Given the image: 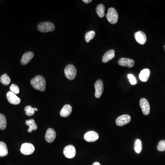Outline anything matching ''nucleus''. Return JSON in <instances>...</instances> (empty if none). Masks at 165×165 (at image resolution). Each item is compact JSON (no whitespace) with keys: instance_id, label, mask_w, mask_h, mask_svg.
<instances>
[{"instance_id":"obj_5","label":"nucleus","mask_w":165,"mask_h":165,"mask_svg":"<svg viewBox=\"0 0 165 165\" xmlns=\"http://www.w3.org/2000/svg\"><path fill=\"white\" fill-rule=\"evenodd\" d=\"M34 150L35 148L31 143H24L21 147V152L25 155H30L34 152Z\"/></svg>"},{"instance_id":"obj_26","label":"nucleus","mask_w":165,"mask_h":165,"mask_svg":"<svg viewBox=\"0 0 165 165\" xmlns=\"http://www.w3.org/2000/svg\"><path fill=\"white\" fill-rule=\"evenodd\" d=\"M95 35V33L94 31H90L86 33L85 35V39L87 43L89 42L91 40L94 38Z\"/></svg>"},{"instance_id":"obj_22","label":"nucleus","mask_w":165,"mask_h":165,"mask_svg":"<svg viewBox=\"0 0 165 165\" xmlns=\"http://www.w3.org/2000/svg\"><path fill=\"white\" fill-rule=\"evenodd\" d=\"M0 81L4 85H8L10 83L11 79L7 74H4L1 77Z\"/></svg>"},{"instance_id":"obj_3","label":"nucleus","mask_w":165,"mask_h":165,"mask_svg":"<svg viewBox=\"0 0 165 165\" xmlns=\"http://www.w3.org/2000/svg\"><path fill=\"white\" fill-rule=\"evenodd\" d=\"M64 74L66 78L69 80H74L77 75V72L76 68L74 65L69 64L64 69Z\"/></svg>"},{"instance_id":"obj_15","label":"nucleus","mask_w":165,"mask_h":165,"mask_svg":"<svg viewBox=\"0 0 165 165\" xmlns=\"http://www.w3.org/2000/svg\"><path fill=\"white\" fill-rule=\"evenodd\" d=\"M34 56V54L33 52L31 51L26 52L24 54L22 55L21 60V63L22 65H26L32 60Z\"/></svg>"},{"instance_id":"obj_21","label":"nucleus","mask_w":165,"mask_h":165,"mask_svg":"<svg viewBox=\"0 0 165 165\" xmlns=\"http://www.w3.org/2000/svg\"><path fill=\"white\" fill-rule=\"evenodd\" d=\"M105 8L104 6L103 5L100 4L98 5L97 6L96 8V12L99 17L102 18L104 17L105 15Z\"/></svg>"},{"instance_id":"obj_16","label":"nucleus","mask_w":165,"mask_h":165,"mask_svg":"<svg viewBox=\"0 0 165 165\" xmlns=\"http://www.w3.org/2000/svg\"><path fill=\"white\" fill-rule=\"evenodd\" d=\"M72 112V107L69 105H65L60 111V115L62 117H67L70 115Z\"/></svg>"},{"instance_id":"obj_6","label":"nucleus","mask_w":165,"mask_h":165,"mask_svg":"<svg viewBox=\"0 0 165 165\" xmlns=\"http://www.w3.org/2000/svg\"><path fill=\"white\" fill-rule=\"evenodd\" d=\"M95 97L100 98L103 94L104 90L103 82L101 79H98L95 83Z\"/></svg>"},{"instance_id":"obj_31","label":"nucleus","mask_w":165,"mask_h":165,"mask_svg":"<svg viewBox=\"0 0 165 165\" xmlns=\"http://www.w3.org/2000/svg\"><path fill=\"white\" fill-rule=\"evenodd\" d=\"M92 165H100V163L98 162H95Z\"/></svg>"},{"instance_id":"obj_32","label":"nucleus","mask_w":165,"mask_h":165,"mask_svg":"<svg viewBox=\"0 0 165 165\" xmlns=\"http://www.w3.org/2000/svg\"><path fill=\"white\" fill-rule=\"evenodd\" d=\"M34 110H35V111H37L38 109L37 108H34Z\"/></svg>"},{"instance_id":"obj_33","label":"nucleus","mask_w":165,"mask_h":165,"mask_svg":"<svg viewBox=\"0 0 165 165\" xmlns=\"http://www.w3.org/2000/svg\"><path fill=\"white\" fill-rule=\"evenodd\" d=\"M164 51H165V46H164Z\"/></svg>"},{"instance_id":"obj_2","label":"nucleus","mask_w":165,"mask_h":165,"mask_svg":"<svg viewBox=\"0 0 165 165\" xmlns=\"http://www.w3.org/2000/svg\"><path fill=\"white\" fill-rule=\"evenodd\" d=\"M38 29L43 33L52 32L55 29V26L52 22H44L39 24L37 26Z\"/></svg>"},{"instance_id":"obj_23","label":"nucleus","mask_w":165,"mask_h":165,"mask_svg":"<svg viewBox=\"0 0 165 165\" xmlns=\"http://www.w3.org/2000/svg\"><path fill=\"white\" fill-rule=\"evenodd\" d=\"M142 149V145L140 140L137 139L136 140L134 144V150L137 153L139 154L141 152Z\"/></svg>"},{"instance_id":"obj_30","label":"nucleus","mask_w":165,"mask_h":165,"mask_svg":"<svg viewBox=\"0 0 165 165\" xmlns=\"http://www.w3.org/2000/svg\"><path fill=\"white\" fill-rule=\"evenodd\" d=\"M92 0H83V1L84 2V3H86V4H88V3H90V2H92Z\"/></svg>"},{"instance_id":"obj_12","label":"nucleus","mask_w":165,"mask_h":165,"mask_svg":"<svg viewBox=\"0 0 165 165\" xmlns=\"http://www.w3.org/2000/svg\"><path fill=\"white\" fill-rule=\"evenodd\" d=\"M56 133L53 129L49 128L46 132L45 139L48 143H52L55 140Z\"/></svg>"},{"instance_id":"obj_14","label":"nucleus","mask_w":165,"mask_h":165,"mask_svg":"<svg viewBox=\"0 0 165 165\" xmlns=\"http://www.w3.org/2000/svg\"><path fill=\"white\" fill-rule=\"evenodd\" d=\"M118 64L121 66L128 67H132L135 64L134 61L132 59L127 58H121L118 61Z\"/></svg>"},{"instance_id":"obj_19","label":"nucleus","mask_w":165,"mask_h":165,"mask_svg":"<svg viewBox=\"0 0 165 165\" xmlns=\"http://www.w3.org/2000/svg\"><path fill=\"white\" fill-rule=\"evenodd\" d=\"M25 124L29 126V128L28 132L31 133L33 130H37L38 128L37 125L35 124V120L34 119H30L26 120Z\"/></svg>"},{"instance_id":"obj_18","label":"nucleus","mask_w":165,"mask_h":165,"mask_svg":"<svg viewBox=\"0 0 165 165\" xmlns=\"http://www.w3.org/2000/svg\"><path fill=\"white\" fill-rule=\"evenodd\" d=\"M115 57V51L113 50H111L105 52L102 58V62L107 63L109 61L112 60Z\"/></svg>"},{"instance_id":"obj_8","label":"nucleus","mask_w":165,"mask_h":165,"mask_svg":"<svg viewBox=\"0 0 165 165\" xmlns=\"http://www.w3.org/2000/svg\"><path fill=\"white\" fill-rule=\"evenodd\" d=\"M140 104L143 114L149 115L150 112V105L148 100L145 98H142L140 100Z\"/></svg>"},{"instance_id":"obj_24","label":"nucleus","mask_w":165,"mask_h":165,"mask_svg":"<svg viewBox=\"0 0 165 165\" xmlns=\"http://www.w3.org/2000/svg\"><path fill=\"white\" fill-rule=\"evenodd\" d=\"M6 127V120L3 114L0 113V129L4 130Z\"/></svg>"},{"instance_id":"obj_1","label":"nucleus","mask_w":165,"mask_h":165,"mask_svg":"<svg viewBox=\"0 0 165 165\" xmlns=\"http://www.w3.org/2000/svg\"><path fill=\"white\" fill-rule=\"evenodd\" d=\"M31 85L35 90L44 91L46 88V82L45 78L42 76L38 75L31 79Z\"/></svg>"},{"instance_id":"obj_17","label":"nucleus","mask_w":165,"mask_h":165,"mask_svg":"<svg viewBox=\"0 0 165 165\" xmlns=\"http://www.w3.org/2000/svg\"><path fill=\"white\" fill-rule=\"evenodd\" d=\"M150 72L149 69H144L140 72L139 74V79L142 82H145L148 81L150 75Z\"/></svg>"},{"instance_id":"obj_20","label":"nucleus","mask_w":165,"mask_h":165,"mask_svg":"<svg viewBox=\"0 0 165 165\" xmlns=\"http://www.w3.org/2000/svg\"><path fill=\"white\" fill-rule=\"evenodd\" d=\"M8 153L6 144L3 142H0V157H4Z\"/></svg>"},{"instance_id":"obj_7","label":"nucleus","mask_w":165,"mask_h":165,"mask_svg":"<svg viewBox=\"0 0 165 165\" xmlns=\"http://www.w3.org/2000/svg\"><path fill=\"white\" fill-rule=\"evenodd\" d=\"M76 153L75 148L72 145H68L66 146L63 150L64 156L69 159H72L74 157Z\"/></svg>"},{"instance_id":"obj_27","label":"nucleus","mask_w":165,"mask_h":165,"mask_svg":"<svg viewBox=\"0 0 165 165\" xmlns=\"http://www.w3.org/2000/svg\"><path fill=\"white\" fill-rule=\"evenodd\" d=\"M10 91L15 94H18L19 93V88L18 86L15 84H12L10 87Z\"/></svg>"},{"instance_id":"obj_9","label":"nucleus","mask_w":165,"mask_h":165,"mask_svg":"<svg viewBox=\"0 0 165 165\" xmlns=\"http://www.w3.org/2000/svg\"><path fill=\"white\" fill-rule=\"evenodd\" d=\"M99 134L96 132L90 131L87 132L84 135V139L88 142H94L96 141L99 138Z\"/></svg>"},{"instance_id":"obj_28","label":"nucleus","mask_w":165,"mask_h":165,"mask_svg":"<svg viewBox=\"0 0 165 165\" xmlns=\"http://www.w3.org/2000/svg\"><path fill=\"white\" fill-rule=\"evenodd\" d=\"M157 150L160 151H163L165 150V140H162L159 142L158 145Z\"/></svg>"},{"instance_id":"obj_4","label":"nucleus","mask_w":165,"mask_h":165,"mask_svg":"<svg viewBox=\"0 0 165 165\" xmlns=\"http://www.w3.org/2000/svg\"><path fill=\"white\" fill-rule=\"evenodd\" d=\"M107 18L109 22L114 25L118 21V15L117 12L114 8H109L107 14Z\"/></svg>"},{"instance_id":"obj_25","label":"nucleus","mask_w":165,"mask_h":165,"mask_svg":"<svg viewBox=\"0 0 165 165\" xmlns=\"http://www.w3.org/2000/svg\"><path fill=\"white\" fill-rule=\"evenodd\" d=\"M25 112L26 115L28 116H33L35 113L34 108L32 107L30 105H28L25 107Z\"/></svg>"},{"instance_id":"obj_13","label":"nucleus","mask_w":165,"mask_h":165,"mask_svg":"<svg viewBox=\"0 0 165 165\" xmlns=\"http://www.w3.org/2000/svg\"><path fill=\"white\" fill-rule=\"evenodd\" d=\"M134 36L136 41L138 44L143 45L146 42L147 38L146 35L143 31H138L137 32L135 33Z\"/></svg>"},{"instance_id":"obj_11","label":"nucleus","mask_w":165,"mask_h":165,"mask_svg":"<svg viewBox=\"0 0 165 165\" xmlns=\"http://www.w3.org/2000/svg\"><path fill=\"white\" fill-rule=\"evenodd\" d=\"M6 97L9 103L14 105L19 104L21 102V99L16 95V94L11 91L8 92L6 94Z\"/></svg>"},{"instance_id":"obj_10","label":"nucleus","mask_w":165,"mask_h":165,"mask_svg":"<svg viewBox=\"0 0 165 165\" xmlns=\"http://www.w3.org/2000/svg\"><path fill=\"white\" fill-rule=\"evenodd\" d=\"M131 118L128 115H123L117 117L116 121V123L117 126H123L130 123Z\"/></svg>"},{"instance_id":"obj_29","label":"nucleus","mask_w":165,"mask_h":165,"mask_svg":"<svg viewBox=\"0 0 165 165\" xmlns=\"http://www.w3.org/2000/svg\"><path fill=\"white\" fill-rule=\"evenodd\" d=\"M128 78L129 79V82L132 85H135L137 84V80L134 76L131 74H129L128 75Z\"/></svg>"}]
</instances>
